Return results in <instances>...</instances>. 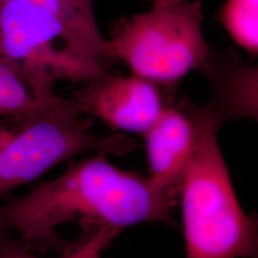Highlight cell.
I'll return each mask as SVG.
<instances>
[{"label":"cell","mask_w":258,"mask_h":258,"mask_svg":"<svg viewBox=\"0 0 258 258\" xmlns=\"http://www.w3.org/2000/svg\"><path fill=\"white\" fill-rule=\"evenodd\" d=\"M175 199L149 179L122 170L104 154L72 162L64 172L27 194L0 206V230L15 231L24 249H72L57 233L66 223L122 230L144 222L175 226Z\"/></svg>","instance_id":"6da1fadb"},{"label":"cell","mask_w":258,"mask_h":258,"mask_svg":"<svg viewBox=\"0 0 258 258\" xmlns=\"http://www.w3.org/2000/svg\"><path fill=\"white\" fill-rule=\"evenodd\" d=\"M187 105L196 145L180 192L185 258H256L257 221L234 192L217 139V116L211 105Z\"/></svg>","instance_id":"7a4b0ae2"},{"label":"cell","mask_w":258,"mask_h":258,"mask_svg":"<svg viewBox=\"0 0 258 258\" xmlns=\"http://www.w3.org/2000/svg\"><path fill=\"white\" fill-rule=\"evenodd\" d=\"M0 61L43 96L57 81L91 83L107 69L53 15L15 0H0Z\"/></svg>","instance_id":"3957f363"},{"label":"cell","mask_w":258,"mask_h":258,"mask_svg":"<svg viewBox=\"0 0 258 258\" xmlns=\"http://www.w3.org/2000/svg\"><path fill=\"white\" fill-rule=\"evenodd\" d=\"M77 104L38 115H0V196L83 152L125 156L138 144L121 134L97 136Z\"/></svg>","instance_id":"277c9868"},{"label":"cell","mask_w":258,"mask_h":258,"mask_svg":"<svg viewBox=\"0 0 258 258\" xmlns=\"http://www.w3.org/2000/svg\"><path fill=\"white\" fill-rule=\"evenodd\" d=\"M202 19L198 1L155 0L151 9L117 28L107 40L111 56L151 83L176 82L210 56Z\"/></svg>","instance_id":"5b68a950"},{"label":"cell","mask_w":258,"mask_h":258,"mask_svg":"<svg viewBox=\"0 0 258 258\" xmlns=\"http://www.w3.org/2000/svg\"><path fill=\"white\" fill-rule=\"evenodd\" d=\"M73 100L81 113L98 117L114 129L143 135L165 108L155 83L136 75H104L76 93Z\"/></svg>","instance_id":"8992f818"},{"label":"cell","mask_w":258,"mask_h":258,"mask_svg":"<svg viewBox=\"0 0 258 258\" xmlns=\"http://www.w3.org/2000/svg\"><path fill=\"white\" fill-rule=\"evenodd\" d=\"M149 181L175 199L194 156L196 128L186 111L165 107L154 124L144 134Z\"/></svg>","instance_id":"52a82bcc"},{"label":"cell","mask_w":258,"mask_h":258,"mask_svg":"<svg viewBox=\"0 0 258 258\" xmlns=\"http://www.w3.org/2000/svg\"><path fill=\"white\" fill-rule=\"evenodd\" d=\"M53 15L73 33L106 68L114 60L107 40L96 21L93 0H15Z\"/></svg>","instance_id":"ba28073f"},{"label":"cell","mask_w":258,"mask_h":258,"mask_svg":"<svg viewBox=\"0 0 258 258\" xmlns=\"http://www.w3.org/2000/svg\"><path fill=\"white\" fill-rule=\"evenodd\" d=\"M73 99L43 96L0 61V115H38L70 108Z\"/></svg>","instance_id":"9c48e42d"},{"label":"cell","mask_w":258,"mask_h":258,"mask_svg":"<svg viewBox=\"0 0 258 258\" xmlns=\"http://www.w3.org/2000/svg\"><path fill=\"white\" fill-rule=\"evenodd\" d=\"M258 0H228L222 22L234 41L251 54L258 50Z\"/></svg>","instance_id":"30bf717a"},{"label":"cell","mask_w":258,"mask_h":258,"mask_svg":"<svg viewBox=\"0 0 258 258\" xmlns=\"http://www.w3.org/2000/svg\"><path fill=\"white\" fill-rule=\"evenodd\" d=\"M120 230L113 227H101L88 232V235L78 245L60 258H96L102 255V250L105 249L111 241L114 239ZM1 258H37L31 252L20 246L19 243L14 242L7 236V232L2 233L0 240Z\"/></svg>","instance_id":"8fae6325"},{"label":"cell","mask_w":258,"mask_h":258,"mask_svg":"<svg viewBox=\"0 0 258 258\" xmlns=\"http://www.w3.org/2000/svg\"><path fill=\"white\" fill-rule=\"evenodd\" d=\"M4 232V231H2V230H0V240H1V236H2V233ZM0 258H1V249H0Z\"/></svg>","instance_id":"7c38bea8"},{"label":"cell","mask_w":258,"mask_h":258,"mask_svg":"<svg viewBox=\"0 0 258 258\" xmlns=\"http://www.w3.org/2000/svg\"><path fill=\"white\" fill-rule=\"evenodd\" d=\"M96 258H102V257H101V255H100V256H98V257H96Z\"/></svg>","instance_id":"4fadbf2b"}]
</instances>
